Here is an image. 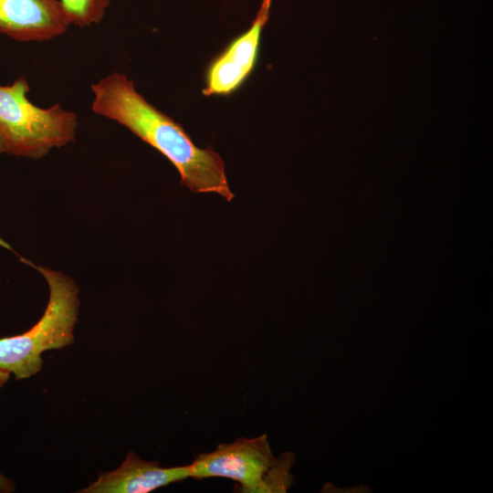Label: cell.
Wrapping results in <instances>:
<instances>
[{
	"instance_id": "1",
	"label": "cell",
	"mask_w": 493,
	"mask_h": 493,
	"mask_svg": "<svg viewBox=\"0 0 493 493\" xmlns=\"http://www.w3.org/2000/svg\"><path fill=\"white\" fill-rule=\"evenodd\" d=\"M91 110L124 126L166 157L181 183L195 194L215 193L230 202L225 163L212 147L195 145L183 126L156 109L124 74L112 72L91 85Z\"/></svg>"
},
{
	"instance_id": "2",
	"label": "cell",
	"mask_w": 493,
	"mask_h": 493,
	"mask_svg": "<svg viewBox=\"0 0 493 493\" xmlns=\"http://www.w3.org/2000/svg\"><path fill=\"white\" fill-rule=\"evenodd\" d=\"M20 260L44 277L49 299L42 317L30 330L0 339V369L13 373L16 380L29 378L41 370L44 351L73 343L79 307V290L69 277L23 257Z\"/></svg>"
},
{
	"instance_id": "3",
	"label": "cell",
	"mask_w": 493,
	"mask_h": 493,
	"mask_svg": "<svg viewBox=\"0 0 493 493\" xmlns=\"http://www.w3.org/2000/svg\"><path fill=\"white\" fill-rule=\"evenodd\" d=\"M29 91L24 77L0 85V138L5 153L38 160L75 141L79 119L59 104L46 109L35 105Z\"/></svg>"
},
{
	"instance_id": "4",
	"label": "cell",
	"mask_w": 493,
	"mask_h": 493,
	"mask_svg": "<svg viewBox=\"0 0 493 493\" xmlns=\"http://www.w3.org/2000/svg\"><path fill=\"white\" fill-rule=\"evenodd\" d=\"M292 462L289 455L276 458L267 435L240 437L196 456L189 464L190 477L229 478L246 493L286 492Z\"/></svg>"
},
{
	"instance_id": "5",
	"label": "cell",
	"mask_w": 493,
	"mask_h": 493,
	"mask_svg": "<svg viewBox=\"0 0 493 493\" xmlns=\"http://www.w3.org/2000/svg\"><path fill=\"white\" fill-rule=\"evenodd\" d=\"M272 0H262L250 27L233 39L209 65L206 71L205 96H227L238 89L257 64L261 34L270 13Z\"/></svg>"
},
{
	"instance_id": "6",
	"label": "cell",
	"mask_w": 493,
	"mask_h": 493,
	"mask_svg": "<svg viewBox=\"0 0 493 493\" xmlns=\"http://www.w3.org/2000/svg\"><path fill=\"white\" fill-rule=\"evenodd\" d=\"M70 25L60 0H0V33L16 41H47Z\"/></svg>"
},
{
	"instance_id": "7",
	"label": "cell",
	"mask_w": 493,
	"mask_h": 493,
	"mask_svg": "<svg viewBox=\"0 0 493 493\" xmlns=\"http://www.w3.org/2000/svg\"><path fill=\"white\" fill-rule=\"evenodd\" d=\"M190 477L189 465L163 467L130 452L115 470L101 474L80 493H148Z\"/></svg>"
},
{
	"instance_id": "8",
	"label": "cell",
	"mask_w": 493,
	"mask_h": 493,
	"mask_svg": "<svg viewBox=\"0 0 493 493\" xmlns=\"http://www.w3.org/2000/svg\"><path fill=\"white\" fill-rule=\"evenodd\" d=\"M71 25L88 27L100 24L111 0H60Z\"/></svg>"
},
{
	"instance_id": "9",
	"label": "cell",
	"mask_w": 493,
	"mask_h": 493,
	"mask_svg": "<svg viewBox=\"0 0 493 493\" xmlns=\"http://www.w3.org/2000/svg\"><path fill=\"white\" fill-rule=\"evenodd\" d=\"M9 374L7 372L0 369V387H2L8 380ZM14 490V484L4 475L0 473V491L11 492Z\"/></svg>"
},
{
	"instance_id": "10",
	"label": "cell",
	"mask_w": 493,
	"mask_h": 493,
	"mask_svg": "<svg viewBox=\"0 0 493 493\" xmlns=\"http://www.w3.org/2000/svg\"><path fill=\"white\" fill-rule=\"evenodd\" d=\"M5 152V148H4V145H3V142H2V140L0 138V154Z\"/></svg>"
}]
</instances>
